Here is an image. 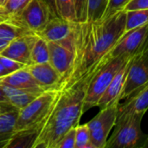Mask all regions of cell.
I'll return each mask as SVG.
<instances>
[{"mask_svg": "<svg viewBox=\"0 0 148 148\" xmlns=\"http://www.w3.org/2000/svg\"><path fill=\"white\" fill-rule=\"evenodd\" d=\"M127 11L84 23L75 22V57L67 77L57 89L65 90L88 75L101 68L111 57L110 52L125 33Z\"/></svg>", "mask_w": 148, "mask_h": 148, "instance_id": "1", "label": "cell"}, {"mask_svg": "<svg viewBox=\"0 0 148 148\" xmlns=\"http://www.w3.org/2000/svg\"><path fill=\"white\" fill-rule=\"evenodd\" d=\"M99 69L88 75L71 88L61 90L55 107L41 128L33 148H56L69 130L79 125L83 114L84 98L88 84Z\"/></svg>", "mask_w": 148, "mask_h": 148, "instance_id": "2", "label": "cell"}, {"mask_svg": "<svg viewBox=\"0 0 148 148\" xmlns=\"http://www.w3.org/2000/svg\"><path fill=\"white\" fill-rule=\"evenodd\" d=\"M61 94L59 89H49L41 93L34 101L22 108L17 115L15 133L23 131L40 132Z\"/></svg>", "mask_w": 148, "mask_h": 148, "instance_id": "3", "label": "cell"}, {"mask_svg": "<svg viewBox=\"0 0 148 148\" xmlns=\"http://www.w3.org/2000/svg\"><path fill=\"white\" fill-rule=\"evenodd\" d=\"M132 57L128 55H121L114 58H110L93 76L91 79L83 103V113L88 109L96 107L99 100L109 86L113 78Z\"/></svg>", "mask_w": 148, "mask_h": 148, "instance_id": "4", "label": "cell"}, {"mask_svg": "<svg viewBox=\"0 0 148 148\" xmlns=\"http://www.w3.org/2000/svg\"><path fill=\"white\" fill-rule=\"evenodd\" d=\"M144 114H134L115 123L113 134L108 139L105 148H134L140 147L144 138L141 121Z\"/></svg>", "mask_w": 148, "mask_h": 148, "instance_id": "5", "label": "cell"}, {"mask_svg": "<svg viewBox=\"0 0 148 148\" xmlns=\"http://www.w3.org/2000/svg\"><path fill=\"white\" fill-rule=\"evenodd\" d=\"M120 101L115 99L87 123L94 148H105L108 134L115 126Z\"/></svg>", "mask_w": 148, "mask_h": 148, "instance_id": "6", "label": "cell"}, {"mask_svg": "<svg viewBox=\"0 0 148 148\" xmlns=\"http://www.w3.org/2000/svg\"><path fill=\"white\" fill-rule=\"evenodd\" d=\"M52 16L44 0H30L20 15L10 21L36 34L44 28Z\"/></svg>", "mask_w": 148, "mask_h": 148, "instance_id": "7", "label": "cell"}, {"mask_svg": "<svg viewBox=\"0 0 148 148\" xmlns=\"http://www.w3.org/2000/svg\"><path fill=\"white\" fill-rule=\"evenodd\" d=\"M48 47L49 52V62L60 74L61 83L69 75L74 62L75 42L73 31L67 38L63 40L57 42H49Z\"/></svg>", "mask_w": 148, "mask_h": 148, "instance_id": "8", "label": "cell"}, {"mask_svg": "<svg viewBox=\"0 0 148 148\" xmlns=\"http://www.w3.org/2000/svg\"><path fill=\"white\" fill-rule=\"evenodd\" d=\"M148 48V23L126 31L117 42L110 57L114 58L121 55L134 56L143 53Z\"/></svg>", "mask_w": 148, "mask_h": 148, "instance_id": "9", "label": "cell"}, {"mask_svg": "<svg viewBox=\"0 0 148 148\" xmlns=\"http://www.w3.org/2000/svg\"><path fill=\"white\" fill-rule=\"evenodd\" d=\"M148 83V57L143 53L134 56L130 62L124 88L118 97L121 101Z\"/></svg>", "mask_w": 148, "mask_h": 148, "instance_id": "10", "label": "cell"}, {"mask_svg": "<svg viewBox=\"0 0 148 148\" xmlns=\"http://www.w3.org/2000/svg\"><path fill=\"white\" fill-rule=\"evenodd\" d=\"M38 36L30 34L13 39L0 52L1 56L9 57L25 66L30 65V54Z\"/></svg>", "mask_w": 148, "mask_h": 148, "instance_id": "11", "label": "cell"}, {"mask_svg": "<svg viewBox=\"0 0 148 148\" xmlns=\"http://www.w3.org/2000/svg\"><path fill=\"white\" fill-rule=\"evenodd\" d=\"M147 109L148 83L130 95L124 103H119L116 123L134 114H145Z\"/></svg>", "mask_w": 148, "mask_h": 148, "instance_id": "12", "label": "cell"}, {"mask_svg": "<svg viewBox=\"0 0 148 148\" xmlns=\"http://www.w3.org/2000/svg\"><path fill=\"white\" fill-rule=\"evenodd\" d=\"M74 24L75 22L68 21L60 16H52L44 28L36 35L48 42L61 41L72 33Z\"/></svg>", "mask_w": 148, "mask_h": 148, "instance_id": "13", "label": "cell"}, {"mask_svg": "<svg viewBox=\"0 0 148 148\" xmlns=\"http://www.w3.org/2000/svg\"><path fill=\"white\" fill-rule=\"evenodd\" d=\"M26 67L43 91L57 88L61 82V75L49 62L31 64Z\"/></svg>", "mask_w": 148, "mask_h": 148, "instance_id": "14", "label": "cell"}, {"mask_svg": "<svg viewBox=\"0 0 148 148\" xmlns=\"http://www.w3.org/2000/svg\"><path fill=\"white\" fill-rule=\"evenodd\" d=\"M0 85L36 92H43L25 66L0 78Z\"/></svg>", "mask_w": 148, "mask_h": 148, "instance_id": "15", "label": "cell"}, {"mask_svg": "<svg viewBox=\"0 0 148 148\" xmlns=\"http://www.w3.org/2000/svg\"><path fill=\"white\" fill-rule=\"evenodd\" d=\"M132 58L122 66V68L118 71L115 76L113 78L109 86L108 87V88L106 89V91L99 100L96 107H100L101 108H103L115 99H118L124 88Z\"/></svg>", "mask_w": 148, "mask_h": 148, "instance_id": "16", "label": "cell"}, {"mask_svg": "<svg viewBox=\"0 0 148 148\" xmlns=\"http://www.w3.org/2000/svg\"><path fill=\"white\" fill-rule=\"evenodd\" d=\"M8 101L15 106L19 111L29 105L32 101H34L41 92H36L32 90H25V89H18L7 86L1 85Z\"/></svg>", "mask_w": 148, "mask_h": 148, "instance_id": "17", "label": "cell"}, {"mask_svg": "<svg viewBox=\"0 0 148 148\" xmlns=\"http://www.w3.org/2000/svg\"><path fill=\"white\" fill-rule=\"evenodd\" d=\"M19 112L0 114V148H5L15 133V125Z\"/></svg>", "mask_w": 148, "mask_h": 148, "instance_id": "18", "label": "cell"}, {"mask_svg": "<svg viewBox=\"0 0 148 148\" xmlns=\"http://www.w3.org/2000/svg\"><path fill=\"white\" fill-rule=\"evenodd\" d=\"M39 131H23L16 133L10 140L5 148H33Z\"/></svg>", "mask_w": 148, "mask_h": 148, "instance_id": "19", "label": "cell"}, {"mask_svg": "<svg viewBox=\"0 0 148 148\" xmlns=\"http://www.w3.org/2000/svg\"><path fill=\"white\" fill-rule=\"evenodd\" d=\"M30 0H7L0 5V22L10 21L23 11Z\"/></svg>", "mask_w": 148, "mask_h": 148, "instance_id": "20", "label": "cell"}, {"mask_svg": "<svg viewBox=\"0 0 148 148\" xmlns=\"http://www.w3.org/2000/svg\"><path fill=\"white\" fill-rule=\"evenodd\" d=\"M34 34L30 30L21 27L10 21L0 22V39L10 42L15 38Z\"/></svg>", "mask_w": 148, "mask_h": 148, "instance_id": "21", "label": "cell"}, {"mask_svg": "<svg viewBox=\"0 0 148 148\" xmlns=\"http://www.w3.org/2000/svg\"><path fill=\"white\" fill-rule=\"evenodd\" d=\"M49 52L48 42L38 36L37 40L33 45L30 54V65L49 62Z\"/></svg>", "mask_w": 148, "mask_h": 148, "instance_id": "22", "label": "cell"}, {"mask_svg": "<svg viewBox=\"0 0 148 148\" xmlns=\"http://www.w3.org/2000/svg\"><path fill=\"white\" fill-rule=\"evenodd\" d=\"M148 23V9L127 10L125 32Z\"/></svg>", "mask_w": 148, "mask_h": 148, "instance_id": "23", "label": "cell"}, {"mask_svg": "<svg viewBox=\"0 0 148 148\" xmlns=\"http://www.w3.org/2000/svg\"><path fill=\"white\" fill-rule=\"evenodd\" d=\"M109 0H88V20L95 21L103 17Z\"/></svg>", "mask_w": 148, "mask_h": 148, "instance_id": "24", "label": "cell"}, {"mask_svg": "<svg viewBox=\"0 0 148 148\" xmlns=\"http://www.w3.org/2000/svg\"><path fill=\"white\" fill-rule=\"evenodd\" d=\"M58 16L70 21L76 22L75 0H56Z\"/></svg>", "mask_w": 148, "mask_h": 148, "instance_id": "25", "label": "cell"}, {"mask_svg": "<svg viewBox=\"0 0 148 148\" xmlns=\"http://www.w3.org/2000/svg\"><path fill=\"white\" fill-rule=\"evenodd\" d=\"M75 148H94L87 123L75 127Z\"/></svg>", "mask_w": 148, "mask_h": 148, "instance_id": "26", "label": "cell"}, {"mask_svg": "<svg viewBox=\"0 0 148 148\" xmlns=\"http://www.w3.org/2000/svg\"><path fill=\"white\" fill-rule=\"evenodd\" d=\"M75 15L77 23H84L88 20V0H75Z\"/></svg>", "mask_w": 148, "mask_h": 148, "instance_id": "27", "label": "cell"}, {"mask_svg": "<svg viewBox=\"0 0 148 148\" xmlns=\"http://www.w3.org/2000/svg\"><path fill=\"white\" fill-rule=\"evenodd\" d=\"M129 1L130 0H109L103 17L109 16L118 11L123 10Z\"/></svg>", "mask_w": 148, "mask_h": 148, "instance_id": "28", "label": "cell"}, {"mask_svg": "<svg viewBox=\"0 0 148 148\" xmlns=\"http://www.w3.org/2000/svg\"><path fill=\"white\" fill-rule=\"evenodd\" d=\"M75 127L71 128L65 134L56 148H75Z\"/></svg>", "mask_w": 148, "mask_h": 148, "instance_id": "29", "label": "cell"}, {"mask_svg": "<svg viewBox=\"0 0 148 148\" xmlns=\"http://www.w3.org/2000/svg\"><path fill=\"white\" fill-rule=\"evenodd\" d=\"M0 62L3 64V66L9 71V73H12L16 70H18L23 67H25V65L16 62V61H14L9 57H6V56H1L0 55Z\"/></svg>", "mask_w": 148, "mask_h": 148, "instance_id": "30", "label": "cell"}, {"mask_svg": "<svg viewBox=\"0 0 148 148\" xmlns=\"http://www.w3.org/2000/svg\"><path fill=\"white\" fill-rule=\"evenodd\" d=\"M148 9V0H130L125 6L124 10H147Z\"/></svg>", "mask_w": 148, "mask_h": 148, "instance_id": "31", "label": "cell"}, {"mask_svg": "<svg viewBox=\"0 0 148 148\" xmlns=\"http://www.w3.org/2000/svg\"><path fill=\"white\" fill-rule=\"evenodd\" d=\"M46 2V3L49 5L52 14L54 16H58L57 13V9H56V0H44Z\"/></svg>", "mask_w": 148, "mask_h": 148, "instance_id": "32", "label": "cell"}, {"mask_svg": "<svg viewBox=\"0 0 148 148\" xmlns=\"http://www.w3.org/2000/svg\"><path fill=\"white\" fill-rule=\"evenodd\" d=\"M8 101V98L6 97L5 94H4V91L2 88V86L0 85V103L1 102H4V101Z\"/></svg>", "mask_w": 148, "mask_h": 148, "instance_id": "33", "label": "cell"}, {"mask_svg": "<svg viewBox=\"0 0 148 148\" xmlns=\"http://www.w3.org/2000/svg\"><path fill=\"white\" fill-rule=\"evenodd\" d=\"M9 71L3 66V64L0 62V78L3 77V76H5L7 75H9Z\"/></svg>", "mask_w": 148, "mask_h": 148, "instance_id": "34", "label": "cell"}, {"mask_svg": "<svg viewBox=\"0 0 148 148\" xmlns=\"http://www.w3.org/2000/svg\"><path fill=\"white\" fill-rule=\"evenodd\" d=\"M10 42L8 41H5V40H3V39H0V52L9 44Z\"/></svg>", "mask_w": 148, "mask_h": 148, "instance_id": "35", "label": "cell"}, {"mask_svg": "<svg viewBox=\"0 0 148 148\" xmlns=\"http://www.w3.org/2000/svg\"><path fill=\"white\" fill-rule=\"evenodd\" d=\"M7 0H0V5H2V4H3L5 2H6Z\"/></svg>", "mask_w": 148, "mask_h": 148, "instance_id": "36", "label": "cell"}, {"mask_svg": "<svg viewBox=\"0 0 148 148\" xmlns=\"http://www.w3.org/2000/svg\"><path fill=\"white\" fill-rule=\"evenodd\" d=\"M144 54H145V55H146V56L148 57V48L146 49V50H145V51H144Z\"/></svg>", "mask_w": 148, "mask_h": 148, "instance_id": "37", "label": "cell"}, {"mask_svg": "<svg viewBox=\"0 0 148 148\" xmlns=\"http://www.w3.org/2000/svg\"><path fill=\"white\" fill-rule=\"evenodd\" d=\"M0 114H2V112H1V110H0Z\"/></svg>", "mask_w": 148, "mask_h": 148, "instance_id": "38", "label": "cell"}]
</instances>
